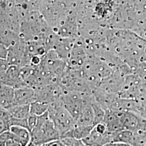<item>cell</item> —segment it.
Segmentation results:
<instances>
[{"mask_svg":"<svg viewBox=\"0 0 146 146\" xmlns=\"http://www.w3.org/2000/svg\"><path fill=\"white\" fill-rule=\"evenodd\" d=\"M31 141L36 146L60 139L61 135L50 119L48 112L38 117L36 127L31 131Z\"/></svg>","mask_w":146,"mask_h":146,"instance_id":"6da1fadb","label":"cell"},{"mask_svg":"<svg viewBox=\"0 0 146 146\" xmlns=\"http://www.w3.org/2000/svg\"><path fill=\"white\" fill-rule=\"evenodd\" d=\"M48 112L61 136L72 130L76 125L75 121L65 108L61 99L49 104Z\"/></svg>","mask_w":146,"mask_h":146,"instance_id":"7a4b0ae2","label":"cell"},{"mask_svg":"<svg viewBox=\"0 0 146 146\" xmlns=\"http://www.w3.org/2000/svg\"><path fill=\"white\" fill-rule=\"evenodd\" d=\"M82 141L85 146H104L113 142V133L109 132L102 122L95 125L90 134Z\"/></svg>","mask_w":146,"mask_h":146,"instance_id":"3957f363","label":"cell"},{"mask_svg":"<svg viewBox=\"0 0 146 146\" xmlns=\"http://www.w3.org/2000/svg\"><path fill=\"white\" fill-rule=\"evenodd\" d=\"M113 142L123 143L131 146H144L146 143V132L121 130L113 133Z\"/></svg>","mask_w":146,"mask_h":146,"instance_id":"277c9868","label":"cell"},{"mask_svg":"<svg viewBox=\"0 0 146 146\" xmlns=\"http://www.w3.org/2000/svg\"><path fill=\"white\" fill-rule=\"evenodd\" d=\"M121 124L122 130L134 132L146 131V119L133 112L122 111Z\"/></svg>","mask_w":146,"mask_h":146,"instance_id":"5b68a950","label":"cell"},{"mask_svg":"<svg viewBox=\"0 0 146 146\" xmlns=\"http://www.w3.org/2000/svg\"><path fill=\"white\" fill-rule=\"evenodd\" d=\"M1 84L16 89L26 86L21 77L20 67L11 65L3 73H0Z\"/></svg>","mask_w":146,"mask_h":146,"instance_id":"8992f818","label":"cell"},{"mask_svg":"<svg viewBox=\"0 0 146 146\" xmlns=\"http://www.w3.org/2000/svg\"><path fill=\"white\" fill-rule=\"evenodd\" d=\"M105 111L103 123L106 126L108 131L111 133H114L122 130L121 124L122 111L112 110H106Z\"/></svg>","mask_w":146,"mask_h":146,"instance_id":"52a82bcc","label":"cell"},{"mask_svg":"<svg viewBox=\"0 0 146 146\" xmlns=\"http://www.w3.org/2000/svg\"><path fill=\"white\" fill-rule=\"evenodd\" d=\"M35 101L34 89L28 86L15 89V106L30 105Z\"/></svg>","mask_w":146,"mask_h":146,"instance_id":"ba28073f","label":"cell"},{"mask_svg":"<svg viewBox=\"0 0 146 146\" xmlns=\"http://www.w3.org/2000/svg\"><path fill=\"white\" fill-rule=\"evenodd\" d=\"M15 89L11 86L1 84L0 106L1 108L8 110L15 106Z\"/></svg>","mask_w":146,"mask_h":146,"instance_id":"9c48e42d","label":"cell"},{"mask_svg":"<svg viewBox=\"0 0 146 146\" xmlns=\"http://www.w3.org/2000/svg\"><path fill=\"white\" fill-rule=\"evenodd\" d=\"M13 135V140L22 146H26L31 140V132L28 128L21 126H11L10 130Z\"/></svg>","mask_w":146,"mask_h":146,"instance_id":"30bf717a","label":"cell"},{"mask_svg":"<svg viewBox=\"0 0 146 146\" xmlns=\"http://www.w3.org/2000/svg\"><path fill=\"white\" fill-rule=\"evenodd\" d=\"M93 101L87 104L82 110L75 121L76 125L95 126L94 110L92 106Z\"/></svg>","mask_w":146,"mask_h":146,"instance_id":"8fae6325","label":"cell"},{"mask_svg":"<svg viewBox=\"0 0 146 146\" xmlns=\"http://www.w3.org/2000/svg\"><path fill=\"white\" fill-rule=\"evenodd\" d=\"M11 117L19 119H27L30 113V105H15L7 110Z\"/></svg>","mask_w":146,"mask_h":146,"instance_id":"7c38bea8","label":"cell"},{"mask_svg":"<svg viewBox=\"0 0 146 146\" xmlns=\"http://www.w3.org/2000/svg\"><path fill=\"white\" fill-rule=\"evenodd\" d=\"M49 104L35 101L30 104V113L31 115L40 116L47 113L49 110Z\"/></svg>","mask_w":146,"mask_h":146,"instance_id":"4fadbf2b","label":"cell"},{"mask_svg":"<svg viewBox=\"0 0 146 146\" xmlns=\"http://www.w3.org/2000/svg\"><path fill=\"white\" fill-rule=\"evenodd\" d=\"M11 116L7 110H0V133L9 131L11 127Z\"/></svg>","mask_w":146,"mask_h":146,"instance_id":"5bb4252c","label":"cell"},{"mask_svg":"<svg viewBox=\"0 0 146 146\" xmlns=\"http://www.w3.org/2000/svg\"><path fill=\"white\" fill-rule=\"evenodd\" d=\"M63 143L67 146H85L82 140L72 136H63L60 139Z\"/></svg>","mask_w":146,"mask_h":146,"instance_id":"9a60e30c","label":"cell"},{"mask_svg":"<svg viewBox=\"0 0 146 146\" xmlns=\"http://www.w3.org/2000/svg\"><path fill=\"white\" fill-rule=\"evenodd\" d=\"M27 120H28V129L31 132L36 125L37 121H38V116L31 114L28 117Z\"/></svg>","mask_w":146,"mask_h":146,"instance_id":"2e32d148","label":"cell"},{"mask_svg":"<svg viewBox=\"0 0 146 146\" xmlns=\"http://www.w3.org/2000/svg\"><path fill=\"white\" fill-rule=\"evenodd\" d=\"M13 139V135L10 131H5L0 134V143H4Z\"/></svg>","mask_w":146,"mask_h":146,"instance_id":"e0dca14e","label":"cell"},{"mask_svg":"<svg viewBox=\"0 0 146 146\" xmlns=\"http://www.w3.org/2000/svg\"><path fill=\"white\" fill-rule=\"evenodd\" d=\"M44 146H66L60 139L49 142L46 144H44Z\"/></svg>","mask_w":146,"mask_h":146,"instance_id":"ac0fdd59","label":"cell"},{"mask_svg":"<svg viewBox=\"0 0 146 146\" xmlns=\"http://www.w3.org/2000/svg\"><path fill=\"white\" fill-rule=\"evenodd\" d=\"M5 146H22L20 143L13 139H11L5 143Z\"/></svg>","mask_w":146,"mask_h":146,"instance_id":"d6986e66","label":"cell"},{"mask_svg":"<svg viewBox=\"0 0 146 146\" xmlns=\"http://www.w3.org/2000/svg\"><path fill=\"white\" fill-rule=\"evenodd\" d=\"M104 146H119V145L116 142H110V143L106 144Z\"/></svg>","mask_w":146,"mask_h":146,"instance_id":"ffe728a7","label":"cell"},{"mask_svg":"<svg viewBox=\"0 0 146 146\" xmlns=\"http://www.w3.org/2000/svg\"><path fill=\"white\" fill-rule=\"evenodd\" d=\"M26 146H37L33 141H31L29 142V143H28L27 145Z\"/></svg>","mask_w":146,"mask_h":146,"instance_id":"44dd1931","label":"cell"},{"mask_svg":"<svg viewBox=\"0 0 146 146\" xmlns=\"http://www.w3.org/2000/svg\"><path fill=\"white\" fill-rule=\"evenodd\" d=\"M44 146V145H38V146Z\"/></svg>","mask_w":146,"mask_h":146,"instance_id":"7402d4cb","label":"cell"},{"mask_svg":"<svg viewBox=\"0 0 146 146\" xmlns=\"http://www.w3.org/2000/svg\"><path fill=\"white\" fill-rule=\"evenodd\" d=\"M146 146V144H145V146Z\"/></svg>","mask_w":146,"mask_h":146,"instance_id":"603a6c76","label":"cell"}]
</instances>
